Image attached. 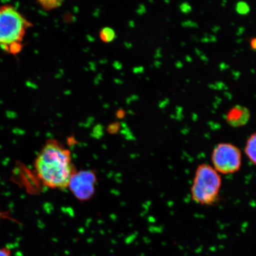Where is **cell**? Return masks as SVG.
Segmentation results:
<instances>
[{"label": "cell", "instance_id": "cell-1", "mask_svg": "<svg viewBox=\"0 0 256 256\" xmlns=\"http://www.w3.org/2000/svg\"><path fill=\"white\" fill-rule=\"evenodd\" d=\"M38 178L46 186L65 190L76 172L71 152L55 140H48L34 162Z\"/></svg>", "mask_w": 256, "mask_h": 256}, {"label": "cell", "instance_id": "cell-2", "mask_svg": "<svg viewBox=\"0 0 256 256\" xmlns=\"http://www.w3.org/2000/svg\"><path fill=\"white\" fill-rule=\"evenodd\" d=\"M222 175L207 163H201L195 170L190 188L191 199L201 206H211L218 203L222 190Z\"/></svg>", "mask_w": 256, "mask_h": 256}, {"label": "cell", "instance_id": "cell-3", "mask_svg": "<svg viewBox=\"0 0 256 256\" xmlns=\"http://www.w3.org/2000/svg\"><path fill=\"white\" fill-rule=\"evenodd\" d=\"M28 22L11 6L0 8V47L10 52H18Z\"/></svg>", "mask_w": 256, "mask_h": 256}, {"label": "cell", "instance_id": "cell-4", "mask_svg": "<svg viewBox=\"0 0 256 256\" xmlns=\"http://www.w3.org/2000/svg\"><path fill=\"white\" fill-rule=\"evenodd\" d=\"M213 168L220 175L235 174L240 170L242 163L241 150L230 142H220L211 153Z\"/></svg>", "mask_w": 256, "mask_h": 256}, {"label": "cell", "instance_id": "cell-5", "mask_svg": "<svg viewBox=\"0 0 256 256\" xmlns=\"http://www.w3.org/2000/svg\"><path fill=\"white\" fill-rule=\"evenodd\" d=\"M96 176L89 171L76 172L70 182L68 188L78 199H90L95 192Z\"/></svg>", "mask_w": 256, "mask_h": 256}, {"label": "cell", "instance_id": "cell-6", "mask_svg": "<svg viewBox=\"0 0 256 256\" xmlns=\"http://www.w3.org/2000/svg\"><path fill=\"white\" fill-rule=\"evenodd\" d=\"M250 117V112L247 108L236 105L229 110L226 115V120L230 126L240 128L246 126Z\"/></svg>", "mask_w": 256, "mask_h": 256}, {"label": "cell", "instance_id": "cell-7", "mask_svg": "<svg viewBox=\"0 0 256 256\" xmlns=\"http://www.w3.org/2000/svg\"><path fill=\"white\" fill-rule=\"evenodd\" d=\"M244 152L250 162L256 166V132L248 137L245 144Z\"/></svg>", "mask_w": 256, "mask_h": 256}, {"label": "cell", "instance_id": "cell-8", "mask_svg": "<svg viewBox=\"0 0 256 256\" xmlns=\"http://www.w3.org/2000/svg\"><path fill=\"white\" fill-rule=\"evenodd\" d=\"M100 38L104 42L110 43L116 38V34L113 28L105 27L102 28L100 32Z\"/></svg>", "mask_w": 256, "mask_h": 256}, {"label": "cell", "instance_id": "cell-9", "mask_svg": "<svg viewBox=\"0 0 256 256\" xmlns=\"http://www.w3.org/2000/svg\"><path fill=\"white\" fill-rule=\"evenodd\" d=\"M44 8L46 10H51L59 8L62 6L63 2L62 1H42L40 2Z\"/></svg>", "mask_w": 256, "mask_h": 256}, {"label": "cell", "instance_id": "cell-10", "mask_svg": "<svg viewBox=\"0 0 256 256\" xmlns=\"http://www.w3.org/2000/svg\"><path fill=\"white\" fill-rule=\"evenodd\" d=\"M236 10L240 14H247L250 10L248 4L243 2H239L238 4H236Z\"/></svg>", "mask_w": 256, "mask_h": 256}, {"label": "cell", "instance_id": "cell-11", "mask_svg": "<svg viewBox=\"0 0 256 256\" xmlns=\"http://www.w3.org/2000/svg\"><path fill=\"white\" fill-rule=\"evenodd\" d=\"M0 256H12L11 252L8 248H0Z\"/></svg>", "mask_w": 256, "mask_h": 256}, {"label": "cell", "instance_id": "cell-12", "mask_svg": "<svg viewBox=\"0 0 256 256\" xmlns=\"http://www.w3.org/2000/svg\"><path fill=\"white\" fill-rule=\"evenodd\" d=\"M250 46L252 50L256 51V37L252 38L250 40Z\"/></svg>", "mask_w": 256, "mask_h": 256}, {"label": "cell", "instance_id": "cell-13", "mask_svg": "<svg viewBox=\"0 0 256 256\" xmlns=\"http://www.w3.org/2000/svg\"><path fill=\"white\" fill-rule=\"evenodd\" d=\"M126 112L124 110H120L116 112V116L120 119H122L126 116Z\"/></svg>", "mask_w": 256, "mask_h": 256}, {"label": "cell", "instance_id": "cell-14", "mask_svg": "<svg viewBox=\"0 0 256 256\" xmlns=\"http://www.w3.org/2000/svg\"><path fill=\"white\" fill-rule=\"evenodd\" d=\"M110 130H116L118 128V124H112V126H110Z\"/></svg>", "mask_w": 256, "mask_h": 256}]
</instances>
